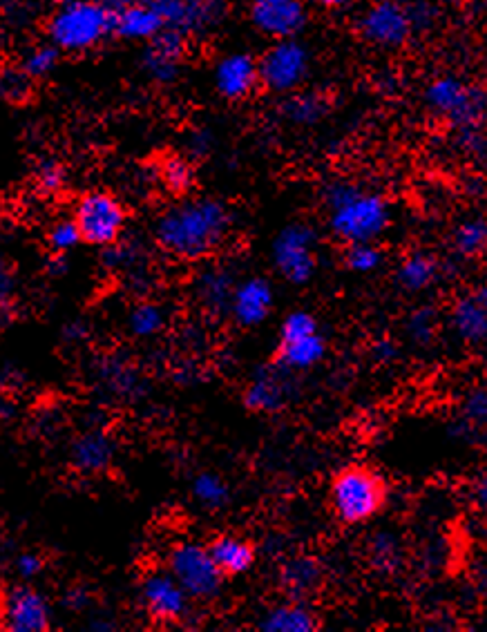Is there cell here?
Returning <instances> with one entry per match:
<instances>
[{
	"instance_id": "1",
	"label": "cell",
	"mask_w": 487,
	"mask_h": 632,
	"mask_svg": "<svg viewBox=\"0 0 487 632\" xmlns=\"http://www.w3.org/2000/svg\"><path fill=\"white\" fill-rule=\"evenodd\" d=\"M233 213L222 199L181 197L155 219V242L179 262H204L222 248L233 233Z\"/></svg>"
},
{
	"instance_id": "2",
	"label": "cell",
	"mask_w": 487,
	"mask_h": 632,
	"mask_svg": "<svg viewBox=\"0 0 487 632\" xmlns=\"http://www.w3.org/2000/svg\"><path fill=\"white\" fill-rule=\"evenodd\" d=\"M329 233L342 244L378 242L391 226L389 199L353 179H333L322 193Z\"/></svg>"
},
{
	"instance_id": "3",
	"label": "cell",
	"mask_w": 487,
	"mask_h": 632,
	"mask_svg": "<svg viewBox=\"0 0 487 632\" xmlns=\"http://www.w3.org/2000/svg\"><path fill=\"white\" fill-rule=\"evenodd\" d=\"M387 503V483L378 469L353 463L338 469L329 483L331 512L342 525L374 521Z\"/></svg>"
},
{
	"instance_id": "4",
	"label": "cell",
	"mask_w": 487,
	"mask_h": 632,
	"mask_svg": "<svg viewBox=\"0 0 487 632\" xmlns=\"http://www.w3.org/2000/svg\"><path fill=\"white\" fill-rule=\"evenodd\" d=\"M112 16V9L97 0H72L52 14L47 36L59 52H90L112 32Z\"/></svg>"
},
{
	"instance_id": "5",
	"label": "cell",
	"mask_w": 487,
	"mask_h": 632,
	"mask_svg": "<svg viewBox=\"0 0 487 632\" xmlns=\"http://www.w3.org/2000/svg\"><path fill=\"white\" fill-rule=\"evenodd\" d=\"M425 103L438 119L456 130H479L485 121V90L456 74H441L427 83Z\"/></svg>"
},
{
	"instance_id": "6",
	"label": "cell",
	"mask_w": 487,
	"mask_h": 632,
	"mask_svg": "<svg viewBox=\"0 0 487 632\" xmlns=\"http://www.w3.org/2000/svg\"><path fill=\"white\" fill-rule=\"evenodd\" d=\"M166 570L195 603L215 601L224 590L226 577L215 566L204 543L179 539L166 552Z\"/></svg>"
},
{
	"instance_id": "7",
	"label": "cell",
	"mask_w": 487,
	"mask_h": 632,
	"mask_svg": "<svg viewBox=\"0 0 487 632\" xmlns=\"http://www.w3.org/2000/svg\"><path fill=\"white\" fill-rule=\"evenodd\" d=\"M273 266L293 286L309 284L318 271V233L311 224L293 222L275 235Z\"/></svg>"
},
{
	"instance_id": "8",
	"label": "cell",
	"mask_w": 487,
	"mask_h": 632,
	"mask_svg": "<svg viewBox=\"0 0 487 632\" xmlns=\"http://www.w3.org/2000/svg\"><path fill=\"white\" fill-rule=\"evenodd\" d=\"M72 219L81 233V242L105 248L119 242L126 231L128 213L121 199L108 190H90L76 201Z\"/></svg>"
},
{
	"instance_id": "9",
	"label": "cell",
	"mask_w": 487,
	"mask_h": 632,
	"mask_svg": "<svg viewBox=\"0 0 487 632\" xmlns=\"http://www.w3.org/2000/svg\"><path fill=\"white\" fill-rule=\"evenodd\" d=\"M260 83L275 94L300 90L311 72V52L298 38H280L257 61Z\"/></svg>"
},
{
	"instance_id": "10",
	"label": "cell",
	"mask_w": 487,
	"mask_h": 632,
	"mask_svg": "<svg viewBox=\"0 0 487 632\" xmlns=\"http://www.w3.org/2000/svg\"><path fill=\"white\" fill-rule=\"evenodd\" d=\"M139 601L148 619L157 626H181L193 617L195 601L186 595L173 574L157 568L143 574L139 586Z\"/></svg>"
},
{
	"instance_id": "11",
	"label": "cell",
	"mask_w": 487,
	"mask_h": 632,
	"mask_svg": "<svg viewBox=\"0 0 487 632\" xmlns=\"http://www.w3.org/2000/svg\"><path fill=\"white\" fill-rule=\"evenodd\" d=\"M358 32L378 50H400L412 38L414 25L403 0H374L358 16Z\"/></svg>"
},
{
	"instance_id": "12",
	"label": "cell",
	"mask_w": 487,
	"mask_h": 632,
	"mask_svg": "<svg viewBox=\"0 0 487 632\" xmlns=\"http://www.w3.org/2000/svg\"><path fill=\"white\" fill-rule=\"evenodd\" d=\"M168 30L208 34L224 21L228 0H152Z\"/></svg>"
},
{
	"instance_id": "13",
	"label": "cell",
	"mask_w": 487,
	"mask_h": 632,
	"mask_svg": "<svg viewBox=\"0 0 487 632\" xmlns=\"http://www.w3.org/2000/svg\"><path fill=\"white\" fill-rule=\"evenodd\" d=\"M275 306V289L269 277L251 275L235 282L228 315L242 329H255L271 318Z\"/></svg>"
},
{
	"instance_id": "14",
	"label": "cell",
	"mask_w": 487,
	"mask_h": 632,
	"mask_svg": "<svg viewBox=\"0 0 487 632\" xmlns=\"http://www.w3.org/2000/svg\"><path fill=\"white\" fill-rule=\"evenodd\" d=\"M248 16L257 32L280 41L298 36L304 30L307 5L302 0H251Z\"/></svg>"
},
{
	"instance_id": "15",
	"label": "cell",
	"mask_w": 487,
	"mask_h": 632,
	"mask_svg": "<svg viewBox=\"0 0 487 632\" xmlns=\"http://www.w3.org/2000/svg\"><path fill=\"white\" fill-rule=\"evenodd\" d=\"M3 626L12 632H43L52 626L50 601L32 586H16L3 603Z\"/></svg>"
},
{
	"instance_id": "16",
	"label": "cell",
	"mask_w": 487,
	"mask_h": 632,
	"mask_svg": "<svg viewBox=\"0 0 487 632\" xmlns=\"http://www.w3.org/2000/svg\"><path fill=\"white\" fill-rule=\"evenodd\" d=\"M260 85L257 61L246 52H231L215 65V90L226 101H244Z\"/></svg>"
},
{
	"instance_id": "17",
	"label": "cell",
	"mask_w": 487,
	"mask_h": 632,
	"mask_svg": "<svg viewBox=\"0 0 487 632\" xmlns=\"http://www.w3.org/2000/svg\"><path fill=\"white\" fill-rule=\"evenodd\" d=\"M450 327L465 347H481L487 338V295L485 289L458 295L450 309Z\"/></svg>"
},
{
	"instance_id": "18",
	"label": "cell",
	"mask_w": 487,
	"mask_h": 632,
	"mask_svg": "<svg viewBox=\"0 0 487 632\" xmlns=\"http://www.w3.org/2000/svg\"><path fill=\"white\" fill-rule=\"evenodd\" d=\"M184 38V34L177 30H168V27H164V30L152 38L146 54H143V67H146L150 79L164 85L177 81L186 52Z\"/></svg>"
},
{
	"instance_id": "19",
	"label": "cell",
	"mask_w": 487,
	"mask_h": 632,
	"mask_svg": "<svg viewBox=\"0 0 487 632\" xmlns=\"http://www.w3.org/2000/svg\"><path fill=\"white\" fill-rule=\"evenodd\" d=\"M206 548L226 579L242 577V574L251 572L257 563V545L248 536L237 532H222L213 536L206 543Z\"/></svg>"
},
{
	"instance_id": "20",
	"label": "cell",
	"mask_w": 487,
	"mask_h": 632,
	"mask_svg": "<svg viewBox=\"0 0 487 632\" xmlns=\"http://www.w3.org/2000/svg\"><path fill=\"white\" fill-rule=\"evenodd\" d=\"M286 376H289V371L280 369L278 365L257 371L242 394L244 407L255 411V414H278L289 402Z\"/></svg>"
},
{
	"instance_id": "21",
	"label": "cell",
	"mask_w": 487,
	"mask_h": 632,
	"mask_svg": "<svg viewBox=\"0 0 487 632\" xmlns=\"http://www.w3.org/2000/svg\"><path fill=\"white\" fill-rule=\"evenodd\" d=\"M164 27V18L152 0H143V3L132 0L112 16V32L126 41H152Z\"/></svg>"
},
{
	"instance_id": "22",
	"label": "cell",
	"mask_w": 487,
	"mask_h": 632,
	"mask_svg": "<svg viewBox=\"0 0 487 632\" xmlns=\"http://www.w3.org/2000/svg\"><path fill=\"white\" fill-rule=\"evenodd\" d=\"M235 282V275L228 266L206 264L202 271L195 275L193 295L204 311L222 315L228 313V302H231Z\"/></svg>"
},
{
	"instance_id": "23",
	"label": "cell",
	"mask_w": 487,
	"mask_h": 632,
	"mask_svg": "<svg viewBox=\"0 0 487 632\" xmlns=\"http://www.w3.org/2000/svg\"><path fill=\"white\" fill-rule=\"evenodd\" d=\"M280 583L289 599L309 601L324 583V566L311 554H295L280 566Z\"/></svg>"
},
{
	"instance_id": "24",
	"label": "cell",
	"mask_w": 487,
	"mask_h": 632,
	"mask_svg": "<svg viewBox=\"0 0 487 632\" xmlns=\"http://www.w3.org/2000/svg\"><path fill=\"white\" fill-rule=\"evenodd\" d=\"M320 617L309 606V601L302 599H286L266 608L257 628L266 632H313L320 628Z\"/></svg>"
},
{
	"instance_id": "25",
	"label": "cell",
	"mask_w": 487,
	"mask_h": 632,
	"mask_svg": "<svg viewBox=\"0 0 487 632\" xmlns=\"http://www.w3.org/2000/svg\"><path fill=\"white\" fill-rule=\"evenodd\" d=\"M117 443L103 429H90L72 443V465L83 474H101L114 463Z\"/></svg>"
},
{
	"instance_id": "26",
	"label": "cell",
	"mask_w": 487,
	"mask_h": 632,
	"mask_svg": "<svg viewBox=\"0 0 487 632\" xmlns=\"http://www.w3.org/2000/svg\"><path fill=\"white\" fill-rule=\"evenodd\" d=\"M441 277V264L427 251L407 253L396 266L394 282L403 293L418 295L432 289Z\"/></svg>"
},
{
	"instance_id": "27",
	"label": "cell",
	"mask_w": 487,
	"mask_h": 632,
	"mask_svg": "<svg viewBox=\"0 0 487 632\" xmlns=\"http://www.w3.org/2000/svg\"><path fill=\"white\" fill-rule=\"evenodd\" d=\"M327 351H329L327 338L318 331V333L304 335V338H298V340L280 342L275 365L289 373L309 371L313 367H318L320 362L327 358Z\"/></svg>"
},
{
	"instance_id": "28",
	"label": "cell",
	"mask_w": 487,
	"mask_h": 632,
	"mask_svg": "<svg viewBox=\"0 0 487 632\" xmlns=\"http://www.w3.org/2000/svg\"><path fill=\"white\" fill-rule=\"evenodd\" d=\"M282 117L293 126H313L327 114V101L318 92H291L282 103Z\"/></svg>"
},
{
	"instance_id": "29",
	"label": "cell",
	"mask_w": 487,
	"mask_h": 632,
	"mask_svg": "<svg viewBox=\"0 0 487 632\" xmlns=\"http://www.w3.org/2000/svg\"><path fill=\"white\" fill-rule=\"evenodd\" d=\"M168 324V313L161 304L143 300L135 304L128 313V331L139 340L157 338L159 333H164Z\"/></svg>"
},
{
	"instance_id": "30",
	"label": "cell",
	"mask_w": 487,
	"mask_h": 632,
	"mask_svg": "<svg viewBox=\"0 0 487 632\" xmlns=\"http://www.w3.org/2000/svg\"><path fill=\"white\" fill-rule=\"evenodd\" d=\"M190 494L193 499L204 505L206 510L217 512L231 503V485L226 483V478L217 472H199L193 483H190Z\"/></svg>"
},
{
	"instance_id": "31",
	"label": "cell",
	"mask_w": 487,
	"mask_h": 632,
	"mask_svg": "<svg viewBox=\"0 0 487 632\" xmlns=\"http://www.w3.org/2000/svg\"><path fill=\"white\" fill-rule=\"evenodd\" d=\"M487 246V222L483 217H467L458 222L452 233V248L458 257L476 260L485 253Z\"/></svg>"
},
{
	"instance_id": "32",
	"label": "cell",
	"mask_w": 487,
	"mask_h": 632,
	"mask_svg": "<svg viewBox=\"0 0 487 632\" xmlns=\"http://www.w3.org/2000/svg\"><path fill=\"white\" fill-rule=\"evenodd\" d=\"M159 181L170 195L186 197L190 188L195 186V168L186 157H168L164 164L159 166Z\"/></svg>"
},
{
	"instance_id": "33",
	"label": "cell",
	"mask_w": 487,
	"mask_h": 632,
	"mask_svg": "<svg viewBox=\"0 0 487 632\" xmlns=\"http://www.w3.org/2000/svg\"><path fill=\"white\" fill-rule=\"evenodd\" d=\"M342 262L349 268L351 273H376L385 262V253L376 242H356L347 244L345 255H342Z\"/></svg>"
},
{
	"instance_id": "34",
	"label": "cell",
	"mask_w": 487,
	"mask_h": 632,
	"mask_svg": "<svg viewBox=\"0 0 487 632\" xmlns=\"http://www.w3.org/2000/svg\"><path fill=\"white\" fill-rule=\"evenodd\" d=\"M369 559L378 570H396L400 561V541L391 532H376L369 539Z\"/></svg>"
},
{
	"instance_id": "35",
	"label": "cell",
	"mask_w": 487,
	"mask_h": 632,
	"mask_svg": "<svg viewBox=\"0 0 487 632\" xmlns=\"http://www.w3.org/2000/svg\"><path fill=\"white\" fill-rule=\"evenodd\" d=\"M59 50L50 45H36L30 52L25 54L23 59V72L30 76V79H43V76L50 74L56 65H59Z\"/></svg>"
},
{
	"instance_id": "36",
	"label": "cell",
	"mask_w": 487,
	"mask_h": 632,
	"mask_svg": "<svg viewBox=\"0 0 487 632\" xmlns=\"http://www.w3.org/2000/svg\"><path fill=\"white\" fill-rule=\"evenodd\" d=\"M32 92V79L23 72V67H5L0 70V99L5 101H25Z\"/></svg>"
},
{
	"instance_id": "37",
	"label": "cell",
	"mask_w": 487,
	"mask_h": 632,
	"mask_svg": "<svg viewBox=\"0 0 487 632\" xmlns=\"http://www.w3.org/2000/svg\"><path fill=\"white\" fill-rule=\"evenodd\" d=\"M47 244L54 253H70L72 248L81 244V233L74 219H56L47 231Z\"/></svg>"
},
{
	"instance_id": "38",
	"label": "cell",
	"mask_w": 487,
	"mask_h": 632,
	"mask_svg": "<svg viewBox=\"0 0 487 632\" xmlns=\"http://www.w3.org/2000/svg\"><path fill=\"white\" fill-rule=\"evenodd\" d=\"M320 324L315 320V315L309 311H291L280 324V342L298 340L304 335L318 333Z\"/></svg>"
},
{
	"instance_id": "39",
	"label": "cell",
	"mask_w": 487,
	"mask_h": 632,
	"mask_svg": "<svg viewBox=\"0 0 487 632\" xmlns=\"http://www.w3.org/2000/svg\"><path fill=\"white\" fill-rule=\"evenodd\" d=\"M434 320H436L434 309H420L418 313H414L412 320H409V335H412V340L418 344H425L432 340L434 329H436Z\"/></svg>"
},
{
	"instance_id": "40",
	"label": "cell",
	"mask_w": 487,
	"mask_h": 632,
	"mask_svg": "<svg viewBox=\"0 0 487 632\" xmlns=\"http://www.w3.org/2000/svg\"><path fill=\"white\" fill-rule=\"evenodd\" d=\"M65 181V172L61 168V164H56V161H43L41 166H38L36 170V184L38 188L43 190V193H56L63 186Z\"/></svg>"
},
{
	"instance_id": "41",
	"label": "cell",
	"mask_w": 487,
	"mask_h": 632,
	"mask_svg": "<svg viewBox=\"0 0 487 632\" xmlns=\"http://www.w3.org/2000/svg\"><path fill=\"white\" fill-rule=\"evenodd\" d=\"M407 12L409 18H412L414 32H423L427 27H432L438 16V9L429 3V0H414V3H407Z\"/></svg>"
},
{
	"instance_id": "42",
	"label": "cell",
	"mask_w": 487,
	"mask_h": 632,
	"mask_svg": "<svg viewBox=\"0 0 487 632\" xmlns=\"http://www.w3.org/2000/svg\"><path fill=\"white\" fill-rule=\"evenodd\" d=\"M465 420H470L474 425L485 423V389L474 387L470 394L465 396V407H463Z\"/></svg>"
},
{
	"instance_id": "43",
	"label": "cell",
	"mask_w": 487,
	"mask_h": 632,
	"mask_svg": "<svg viewBox=\"0 0 487 632\" xmlns=\"http://www.w3.org/2000/svg\"><path fill=\"white\" fill-rule=\"evenodd\" d=\"M14 568L18 572V577L34 579L43 570V559L38 557V554H34V552H23V554H18V557H16Z\"/></svg>"
},
{
	"instance_id": "44",
	"label": "cell",
	"mask_w": 487,
	"mask_h": 632,
	"mask_svg": "<svg viewBox=\"0 0 487 632\" xmlns=\"http://www.w3.org/2000/svg\"><path fill=\"white\" fill-rule=\"evenodd\" d=\"M16 289V280H14V271L9 262L0 255V304H7V300L12 298V293Z\"/></svg>"
},
{
	"instance_id": "45",
	"label": "cell",
	"mask_w": 487,
	"mask_h": 632,
	"mask_svg": "<svg viewBox=\"0 0 487 632\" xmlns=\"http://www.w3.org/2000/svg\"><path fill=\"white\" fill-rule=\"evenodd\" d=\"M188 148H190V152H197V155H206L208 152V148H210V137H208V132H204V130H197V132H193L190 134V139H188Z\"/></svg>"
},
{
	"instance_id": "46",
	"label": "cell",
	"mask_w": 487,
	"mask_h": 632,
	"mask_svg": "<svg viewBox=\"0 0 487 632\" xmlns=\"http://www.w3.org/2000/svg\"><path fill=\"white\" fill-rule=\"evenodd\" d=\"M374 353H376L378 362H389L391 358L398 356V347L394 342H383V344H376Z\"/></svg>"
},
{
	"instance_id": "47",
	"label": "cell",
	"mask_w": 487,
	"mask_h": 632,
	"mask_svg": "<svg viewBox=\"0 0 487 632\" xmlns=\"http://www.w3.org/2000/svg\"><path fill=\"white\" fill-rule=\"evenodd\" d=\"M304 5L309 7H324V9H336V7H345L349 5L351 0H302Z\"/></svg>"
},
{
	"instance_id": "48",
	"label": "cell",
	"mask_w": 487,
	"mask_h": 632,
	"mask_svg": "<svg viewBox=\"0 0 487 632\" xmlns=\"http://www.w3.org/2000/svg\"><path fill=\"white\" fill-rule=\"evenodd\" d=\"M474 494H476V505H479L481 510H483V507H485V476L481 478V483L474 487Z\"/></svg>"
},
{
	"instance_id": "49",
	"label": "cell",
	"mask_w": 487,
	"mask_h": 632,
	"mask_svg": "<svg viewBox=\"0 0 487 632\" xmlns=\"http://www.w3.org/2000/svg\"><path fill=\"white\" fill-rule=\"evenodd\" d=\"M97 3H101V5H105L108 9H112V12H117V9H121L123 5L132 3V0H97Z\"/></svg>"
},
{
	"instance_id": "50",
	"label": "cell",
	"mask_w": 487,
	"mask_h": 632,
	"mask_svg": "<svg viewBox=\"0 0 487 632\" xmlns=\"http://www.w3.org/2000/svg\"><path fill=\"white\" fill-rule=\"evenodd\" d=\"M54 3H59V5H65V3H72V0H54Z\"/></svg>"
}]
</instances>
